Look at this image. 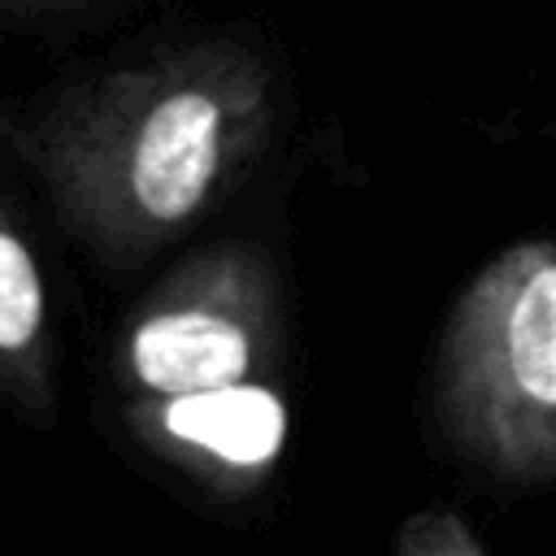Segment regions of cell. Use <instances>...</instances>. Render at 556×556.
Here are the masks:
<instances>
[{
	"mask_svg": "<svg viewBox=\"0 0 556 556\" xmlns=\"http://www.w3.org/2000/svg\"><path fill=\"white\" fill-rule=\"evenodd\" d=\"M135 369L148 387L187 395L239 382L248 369V339L239 326L213 313H165L139 326Z\"/></svg>",
	"mask_w": 556,
	"mask_h": 556,
	"instance_id": "3957f363",
	"label": "cell"
},
{
	"mask_svg": "<svg viewBox=\"0 0 556 556\" xmlns=\"http://www.w3.org/2000/svg\"><path fill=\"white\" fill-rule=\"evenodd\" d=\"M443 417L491 491H556V226L513 239L469 278L447 330Z\"/></svg>",
	"mask_w": 556,
	"mask_h": 556,
	"instance_id": "6da1fadb",
	"label": "cell"
},
{
	"mask_svg": "<svg viewBox=\"0 0 556 556\" xmlns=\"http://www.w3.org/2000/svg\"><path fill=\"white\" fill-rule=\"evenodd\" d=\"M408 552H439V556H478L486 552V543L473 534V526H465V517L452 513H434V517H417L413 530L404 534Z\"/></svg>",
	"mask_w": 556,
	"mask_h": 556,
	"instance_id": "8992f818",
	"label": "cell"
},
{
	"mask_svg": "<svg viewBox=\"0 0 556 556\" xmlns=\"http://www.w3.org/2000/svg\"><path fill=\"white\" fill-rule=\"evenodd\" d=\"M39 278L26 248L0 235V348H22L39 326Z\"/></svg>",
	"mask_w": 556,
	"mask_h": 556,
	"instance_id": "5b68a950",
	"label": "cell"
},
{
	"mask_svg": "<svg viewBox=\"0 0 556 556\" xmlns=\"http://www.w3.org/2000/svg\"><path fill=\"white\" fill-rule=\"evenodd\" d=\"M165 426L169 434L200 443L230 465H261L282 447L287 413L269 391L226 382V387L174 395Z\"/></svg>",
	"mask_w": 556,
	"mask_h": 556,
	"instance_id": "277c9868",
	"label": "cell"
},
{
	"mask_svg": "<svg viewBox=\"0 0 556 556\" xmlns=\"http://www.w3.org/2000/svg\"><path fill=\"white\" fill-rule=\"evenodd\" d=\"M217 165V104L200 91L152 109L135 143V195L152 217H182L204 195Z\"/></svg>",
	"mask_w": 556,
	"mask_h": 556,
	"instance_id": "7a4b0ae2",
	"label": "cell"
}]
</instances>
